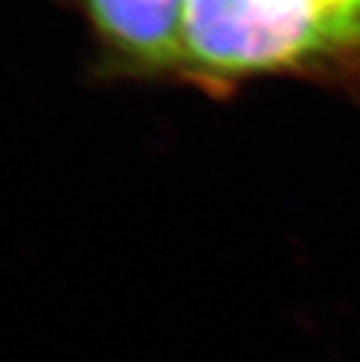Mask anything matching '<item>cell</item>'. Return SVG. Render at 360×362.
Returning a JSON list of instances; mask_svg holds the SVG:
<instances>
[{"instance_id": "obj_1", "label": "cell", "mask_w": 360, "mask_h": 362, "mask_svg": "<svg viewBox=\"0 0 360 362\" xmlns=\"http://www.w3.org/2000/svg\"><path fill=\"white\" fill-rule=\"evenodd\" d=\"M111 65L137 74L185 68L187 0H68Z\"/></svg>"}, {"instance_id": "obj_2", "label": "cell", "mask_w": 360, "mask_h": 362, "mask_svg": "<svg viewBox=\"0 0 360 362\" xmlns=\"http://www.w3.org/2000/svg\"><path fill=\"white\" fill-rule=\"evenodd\" d=\"M293 68L360 57V0H256Z\"/></svg>"}]
</instances>
